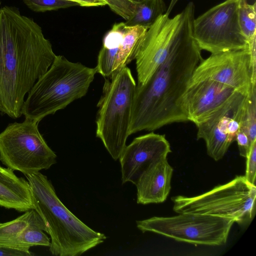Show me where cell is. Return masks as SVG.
I'll list each match as a JSON object with an SVG mask.
<instances>
[{"instance_id": "6da1fadb", "label": "cell", "mask_w": 256, "mask_h": 256, "mask_svg": "<svg viewBox=\"0 0 256 256\" xmlns=\"http://www.w3.org/2000/svg\"><path fill=\"white\" fill-rule=\"evenodd\" d=\"M194 14L186 22L166 60L143 84H136L130 135L188 122L183 96L192 74L203 60L194 36Z\"/></svg>"}, {"instance_id": "7a4b0ae2", "label": "cell", "mask_w": 256, "mask_h": 256, "mask_svg": "<svg viewBox=\"0 0 256 256\" xmlns=\"http://www.w3.org/2000/svg\"><path fill=\"white\" fill-rule=\"evenodd\" d=\"M56 55L41 27L16 7L0 8V112L21 116L24 96Z\"/></svg>"}, {"instance_id": "3957f363", "label": "cell", "mask_w": 256, "mask_h": 256, "mask_svg": "<svg viewBox=\"0 0 256 256\" xmlns=\"http://www.w3.org/2000/svg\"><path fill=\"white\" fill-rule=\"evenodd\" d=\"M34 209L50 236V251L56 256H80L106 238L73 214L60 201L46 176L38 172L26 175Z\"/></svg>"}, {"instance_id": "277c9868", "label": "cell", "mask_w": 256, "mask_h": 256, "mask_svg": "<svg viewBox=\"0 0 256 256\" xmlns=\"http://www.w3.org/2000/svg\"><path fill=\"white\" fill-rule=\"evenodd\" d=\"M96 68L56 56L48 70L35 82L24 100L22 114L40 122L84 96L94 78Z\"/></svg>"}, {"instance_id": "5b68a950", "label": "cell", "mask_w": 256, "mask_h": 256, "mask_svg": "<svg viewBox=\"0 0 256 256\" xmlns=\"http://www.w3.org/2000/svg\"><path fill=\"white\" fill-rule=\"evenodd\" d=\"M136 81L126 66L106 78L98 103L96 136L115 160H118L130 135Z\"/></svg>"}, {"instance_id": "8992f818", "label": "cell", "mask_w": 256, "mask_h": 256, "mask_svg": "<svg viewBox=\"0 0 256 256\" xmlns=\"http://www.w3.org/2000/svg\"><path fill=\"white\" fill-rule=\"evenodd\" d=\"M256 186L244 176L216 186L200 195L171 198L176 213H194L230 218L238 224H248L255 214Z\"/></svg>"}, {"instance_id": "52a82bcc", "label": "cell", "mask_w": 256, "mask_h": 256, "mask_svg": "<svg viewBox=\"0 0 256 256\" xmlns=\"http://www.w3.org/2000/svg\"><path fill=\"white\" fill-rule=\"evenodd\" d=\"M38 123L25 118L9 124L0 133V161L7 168L28 175L56 162V155L40 132Z\"/></svg>"}, {"instance_id": "ba28073f", "label": "cell", "mask_w": 256, "mask_h": 256, "mask_svg": "<svg viewBox=\"0 0 256 256\" xmlns=\"http://www.w3.org/2000/svg\"><path fill=\"white\" fill-rule=\"evenodd\" d=\"M142 232H150L194 245L220 246L227 241L234 222L230 218L194 213L154 216L137 220Z\"/></svg>"}, {"instance_id": "9c48e42d", "label": "cell", "mask_w": 256, "mask_h": 256, "mask_svg": "<svg viewBox=\"0 0 256 256\" xmlns=\"http://www.w3.org/2000/svg\"><path fill=\"white\" fill-rule=\"evenodd\" d=\"M239 0H226L194 18V36L201 50L212 54L249 47L239 24Z\"/></svg>"}, {"instance_id": "30bf717a", "label": "cell", "mask_w": 256, "mask_h": 256, "mask_svg": "<svg viewBox=\"0 0 256 256\" xmlns=\"http://www.w3.org/2000/svg\"><path fill=\"white\" fill-rule=\"evenodd\" d=\"M210 80L248 94L256 86V46L212 54L195 68L190 82Z\"/></svg>"}, {"instance_id": "8fae6325", "label": "cell", "mask_w": 256, "mask_h": 256, "mask_svg": "<svg viewBox=\"0 0 256 256\" xmlns=\"http://www.w3.org/2000/svg\"><path fill=\"white\" fill-rule=\"evenodd\" d=\"M194 10V3L190 2L173 18L165 13L148 28L135 59L138 84H144L166 60L178 34Z\"/></svg>"}, {"instance_id": "7c38bea8", "label": "cell", "mask_w": 256, "mask_h": 256, "mask_svg": "<svg viewBox=\"0 0 256 256\" xmlns=\"http://www.w3.org/2000/svg\"><path fill=\"white\" fill-rule=\"evenodd\" d=\"M248 94L238 92L207 119L196 125L197 138L204 140L207 154L216 161L224 157L236 140L244 119Z\"/></svg>"}, {"instance_id": "4fadbf2b", "label": "cell", "mask_w": 256, "mask_h": 256, "mask_svg": "<svg viewBox=\"0 0 256 256\" xmlns=\"http://www.w3.org/2000/svg\"><path fill=\"white\" fill-rule=\"evenodd\" d=\"M172 152L164 134L150 132L138 136L126 146L118 160L122 181L136 184L142 173L154 162Z\"/></svg>"}, {"instance_id": "5bb4252c", "label": "cell", "mask_w": 256, "mask_h": 256, "mask_svg": "<svg viewBox=\"0 0 256 256\" xmlns=\"http://www.w3.org/2000/svg\"><path fill=\"white\" fill-rule=\"evenodd\" d=\"M240 92L216 82L204 80L189 82L183 96L188 121L196 126Z\"/></svg>"}, {"instance_id": "9a60e30c", "label": "cell", "mask_w": 256, "mask_h": 256, "mask_svg": "<svg viewBox=\"0 0 256 256\" xmlns=\"http://www.w3.org/2000/svg\"><path fill=\"white\" fill-rule=\"evenodd\" d=\"M46 226L34 209L11 221L0 223V246L30 251L34 246H50Z\"/></svg>"}, {"instance_id": "2e32d148", "label": "cell", "mask_w": 256, "mask_h": 256, "mask_svg": "<svg viewBox=\"0 0 256 256\" xmlns=\"http://www.w3.org/2000/svg\"><path fill=\"white\" fill-rule=\"evenodd\" d=\"M173 171L167 158H160L150 166L135 184L137 203L147 204L164 202L171 189Z\"/></svg>"}, {"instance_id": "e0dca14e", "label": "cell", "mask_w": 256, "mask_h": 256, "mask_svg": "<svg viewBox=\"0 0 256 256\" xmlns=\"http://www.w3.org/2000/svg\"><path fill=\"white\" fill-rule=\"evenodd\" d=\"M0 206L20 212L34 208L28 180L0 166Z\"/></svg>"}, {"instance_id": "ac0fdd59", "label": "cell", "mask_w": 256, "mask_h": 256, "mask_svg": "<svg viewBox=\"0 0 256 256\" xmlns=\"http://www.w3.org/2000/svg\"><path fill=\"white\" fill-rule=\"evenodd\" d=\"M148 28V27L140 26H126L118 47L113 74L126 66L136 59L141 42Z\"/></svg>"}, {"instance_id": "d6986e66", "label": "cell", "mask_w": 256, "mask_h": 256, "mask_svg": "<svg viewBox=\"0 0 256 256\" xmlns=\"http://www.w3.org/2000/svg\"><path fill=\"white\" fill-rule=\"evenodd\" d=\"M166 9L163 0H144L136 4L134 13L125 24L129 26H140L149 28L165 14Z\"/></svg>"}, {"instance_id": "ffe728a7", "label": "cell", "mask_w": 256, "mask_h": 256, "mask_svg": "<svg viewBox=\"0 0 256 256\" xmlns=\"http://www.w3.org/2000/svg\"><path fill=\"white\" fill-rule=\"evenodd\" d=\"M256 4H248L247 0H239L238 16L241 30L246 38L249 47L256 41Z\"/></svg>"}, {"instance_id": "44dd1931", "label": "cell", "mask_w": 256, "mask_h": 256, "mask_svg": "<svg viewBox=\"0 0 256 256\" xmlns=\"http://www.w3.org/2000/svg\"><path fill=\"white\" fill-rule=\"evenodd\" d=\"M240 128L248 134L251 144L256 142V86L252 87L248 96L244 119Z\"/></svg>"}, {"instance_id": "7402d4cb", "label": "cell", "mask_w": 256, "mask_h": 256, "mask_svg": "<svg viewBox=\"0 0 256 256\" xmlns=\"http://www.w3.org/2000/svg\"><path fill=\"white\" fill-rule=\"evenodd\" d=\"M25 4L35 12H46L66 8L78 4L68 0H23Z\"/></svg>"}, {"instance_id": "603a6c76", "label": "cell", "mask_w": 256, "mask_h": 256, "mask_svg": "<svg viewBox=\"0 0 256 256\" xmlns=\"http://www.w3.org/2000/svg\"><path fill=\"white\" fill-rule=\"evenodd\" d=\"M126 26L124 22L114 24L104 36L102 46L108 49L118 48Z\"/></svg>"}, {"instance_id": "cb8c5ba5", "label": "cell", "mask_w": 256, "mask_h": 256, "mask_svg": "<svg viewBox=\"0 0 256 256\" xmlns=\"http://www.w3.org/2000/svg\"><path fill=\"white\" fill-rule=\"evenodd\" d=\"M246 170L245 177L248 182L255 184L256 177V142L250 146L246 156Z\"/></svg>"}, {"instance_id": "d4e9b609", "label": "cell", "mask_w": 256, "mask_h": 256, "mask_svg": "<svg viewBox=\"0 0 256 256\" xmlns=\"http://www.w3.org/2000/svg\"><path fill=\"white\" fill-rule=\"evenodd\" d=\"M110 9L126 20L130 18L133 13L128 7L124 0H104Z\"/></svg>"}, {"instance_id": "484cf974", "label": "cell", "mask_w": 256, "mask_h": 256, "mask_svg": "<svg viewBox=\"0 0 256 256\" xmlns=\"http://www.w3.org/2000/svg\"><path fill=\"white\" fill-rule=\"evenodd\" d=\"M236 140L238 143L240 154L246 158L252 144H250L246 133L241 128L236 134Z\"/></svg>"}, {"instance_id": "4316f807", "label": "cell", "mask_w": 256, "mask_h": 256, "mask_svg": "<svg viewBox=\"0 0 256 256\" xmlns=\"http://www.w3.org/2000/svg\"><path fill=\"white\" fill-rule=\"evenodd\" d=\"M33 254L30 251L10 248L0 246V256H31Z\"/></svg>"}, {"instance_id": "83f0119b", "label": "cell", "mask_w": 256, "mask_h": 256, "mask_svg": "<svg viewBox=\"0 0 256 256\" xmlns=\"http://www.w3.org/2000/svg\"><path fill=\"white\" fill-rule=\"evenodd\" d=\"M76 3L78 6L86 7L100 6L107 5L104 0H68Z\"/></svg>"}, {"instance_id": "f1b7e54d", "label": "cell", "mask_w": 256, "mask_h": 256, "mask_svg": "<svg viewBox=\"0 0 256 256\" xmlns=\"http://www.w3.org/2000/svg\"><path fill=\"white\" fill-rule=\"evenodd\" d=\"M144 0H124L126 4L134 14L136 10V4Z\"/></svg>"}, {"instance_id": "f546056e", "label": "cell", "mask_w": 256, "mask_h": 256, "mask_svg": "<svg viewBox=\"0 0 256 256\" xmlns=\"http://www.w3.org/2000/svg\"></svg>"}]
</instances>
